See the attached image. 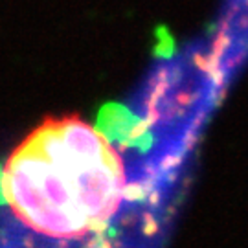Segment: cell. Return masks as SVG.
I'll list each match as a JSON object with an SVG mask.
<instances>
[{
  "instance_id": "6da1fadb",
  "label": "cell",
  "mask_w": 248,
  "mask_h": 248,
  "mask_svg": "<svg viewBox=\"0 0 248 248\" xmlns=\"http://www.w3.org/2000/svg\"><path fill=\"white\" fill-rule=\"evenodd\" d=\"M0 189L24 228L78 241L116 215L125 169L105 136L79 116L46 118L8 156Z\"/></svg>"
}]
</instances>
